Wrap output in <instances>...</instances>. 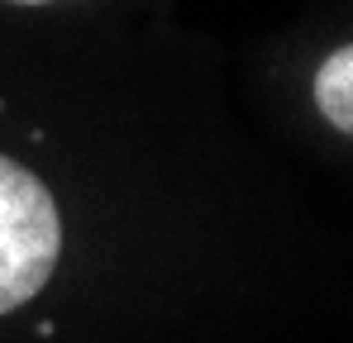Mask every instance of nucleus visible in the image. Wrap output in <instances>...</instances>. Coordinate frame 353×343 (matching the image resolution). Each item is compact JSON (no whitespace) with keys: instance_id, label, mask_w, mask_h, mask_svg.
<instances>
[{"instance_id":"2","label":"nucleus","mask_w":353,"mask_h":343,"mask_svg":"<svg viewBox=\"0 0 353 343\" xmlns=\"http://www.w3.org/2000/svg\"><path fill=\"white\" fill-rule=\"evenodd\" d=\"M315 105L339 134H353V43L320 62V72H315Z\"/></svg>"},{"instance_id":"1","label":"nucleus","mask_w":353,"mask_h":343,"mask_svg":"<svg viewBox=\"0 0 353 343\" xmlns=\"http://www.w3.org/2000/svg\"><path fill=\"white\" fill-rule=\"evenodd\" d=\"M62 220L48 186L19 163L0 158V315L19 310L53 277Z\"/></svg>"}]
</instances>
